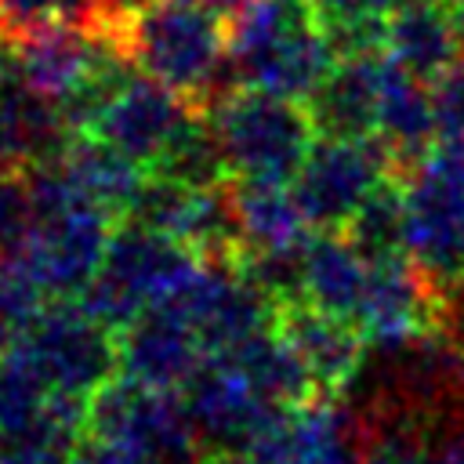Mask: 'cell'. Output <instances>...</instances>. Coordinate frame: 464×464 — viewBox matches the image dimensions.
Returning a JSON list of instances; mask_svg holds the SVG:
<instances>
[{
	"label": "cell",
	"instance_id": "6da1fadb",
	"mask_svg": "<svg viewBox=\"0 0 464 464\" xmlns=\"http://www.w3.org/2000/svg\"><path fill=\"white\" fill-rule=\"evenodd\" d=\"M123 58L178 91L199 112L236 91V76L228 65V33L225 14L188 4V0H149L130 11L120 40Z\"/></svg>",
	"mask_w": 464,
	"mask_h": 464
},
{
	"label": "cell",
	"instance_id": "7a4b0ae2",
	"mask_svg": "<svg viewBox=\"0 0 464 464\" xmlns=\"http://www.w3.org/2000/svg\"><path fill=\"white\" fill-rule=\"evenodd\" d=\"M29 199L33 225L14 254L29 265L44 294L76 301L102 272L120 218L80 196L58 160L29 170Z\"/></svg>",
	"mask_w": 464,
	"mask_h": 464
},
{
	"label": "cell",
	"instance_id": "3957f363",
	"mask_svg": "<svg viewBox=\"0 0 464 464\" xmlns=\"http://www.w3.org/2000/svg\"><path fill=\"white\" fill-rule=\"evenodd\" d=\"M228 178L294 181L319 130L304 102L279 98L257 87L221 94L207 112Z\"/></svg>",
	"mask_w": 464,
	"mask_h": 464
},
{
	"label": "cell",
	"instance_id": "277c9868",
	"mask_svg": "<svg viewBox=\"0 0 464 464\" xmlns=\"http://www.w3.org/2000/svg\"><path fill=\"white\" fill-rule=\"evenodd\" d=\"M199 261L203 257L192 254L174 236L123 218L112 232L102 272L76 301L98 323H105L109 330L120 334L145 308L167 304L188 283V276L199 268Z\"/></svg>",
	"mask_w": 464,
	"mask_h": 464
},
{
	"label": "cell",
	"instance_id": "5b68a950",
	"mask_svg": "<svg viewBox=\"0 0 464 464\" xmlns=\"http://www.w3.org/2000/svg\"><path fill=\"white\" fill-rule=\"evenodd\" d=\"M87 435L134 464H199V435L181 392L112 377L87 402Z\"/></svg>",
	"mask_w": 464,
	"mask_h": 464
},
{
	"label": "cell",
	"instance_id": "8992f818",
	"mask_svg": "<svg viewBox=\"0 0 464 464\" xmlns=\"http://www.w3.org/2000/svg\"><path fill=\"white\" fill-rule=\"evenodd\" d=\"M14 344L58 395L76 402H91L120 366L116 330L98 323L80 301L47 304Z\"/></svg>",
	"mask_w": 464,
	"mask_h": 464
},
{
	"label": "cell",
	"instance_id": "52a82bcc",
	"mask_svg": "<svg viewBox=\"0 0 464 464\" xmlns=\"http://www.w3.org/2000/svg\"><path fill=\"white\" fill-rule=\"evenodd\" d=\"M384 178H392V156L377 134L366 138L319 134L290 185L312 228L344 232L355 210Z\"/></svg>",
	"mask_w": 464,
	"mask_h": 464
},
{
	"label": "cell",
	"instance_id": "ba28073f",
	"mask_svg": "<svg viewBox=\"0 0 464 464\" xmlns=\"http://www.w3.org/2000/svg\"><path fill=\"white\" fill-rule=\"evenodd\" d=\"M167 304L185 315L207 355H221L279 319V304L243 272L239 261L203 257Z\"/></svg>",
	"mask_w": 464,
	"mask_h": 464
},
{
	"label": "cell",
	"instance_id": "9c48e42d",
	"mask_svg": "<svg viewBox=\"0 0 464 464\" xmlns=\"http://www.w3.org/2000/svg\"><path fill=\"white\" fill-rule=\"evenodd\" d=\"M127 218L174 236L192 254L210 261H239L243 254L228 178L218 185H185L163 174H149Z\"/></svg>",
	"mask_w": 464,
	"mask_h": 464
},
{
	"label": "cell",
	"instance_id": "30bf717a",
	"mask_svg": "<svg viewBox=\"0 0 464 464\" xmlns=\"http://www.w3.org/2000/svg\"><path fill=\"white\" fill-rule=\"evenodd\" d=\"M446 315V290L420 272L410 254L370 257L366 294L355 315V330L373 348L406 344L428 330L435 319Z\"/></svg>",
	"mask_w": 464,
	"mask_h": 464
},
{
	"label": "cell",
	"instance_id": "8fae6325",
	"mask_svg": "<svg viewBox=\"0 0 464 464\" xmlns=\"http://www.w3.org/2000/svg\"><path fill=\"white\" fill-rule=\"evenodd\" d=\"M199 116L207 112L188 105L167 83L141 72V76H130L112 94V102L91 123V134L109 141L112 149H120L145 170H152L167 156V149L185 134V127Z\"/></svg>",
	"mask_w": 464,
	"mask_h": 464
},
{
	"label": "cell",
	"instance_id": "7c38bea8",
	"mask_svg": "<svg viewBox=\"0 0 464 464\" xmlns=\"http://www.w3.org/2000/svg\"><path fill=\"white\" fill-rule=\"evenodd\" d=\"M196 435L214 453H246L268 417L283 406L261 399L225 355H207L181 388Z\"/></svg>",
	"mask_w": 464,
	"mask_h": 464
},
{
	"label": "cell",
	"instance_id": "4fadbf2b",
	"mask_svg": "<svg viewBox=\"0 0 464 464\" xmlns=\"http://www.w3.org/2000/svg\"><path fill=\"white\" fill-rule=\"evenodd\" d=\"M406 185V236L402 250L442 290L464 268V188L420 167Z\"/></svg>",
	"mask_w": 464,
	"mask_h": 464
},
{
	"label": "cell",
	"instance_id": "5bb4252c",
	"mask_svg": "<svg viewBox=\"0 0 464 464\" xmlns=\"http://www.w3.org/2000/svg\"><path fill=\"white\" fill-rule=\"evenodd\" d=\"M120 370L130 381L152 388H185V381L203 366L207 348L199 344L196 330L185 315L170 304L145 308L116 334Z\"/></svg>",
	"mask_w": 464,
	"mask_h": 464
},
{
	"label": "cell",
	"instance_id": "9a60e30c",
	"mask_svg": "<svg viewBox=\"0 0 464 464\" xmlns=\"http://www.w3.org/2000/svg\"><path fill=\"white\" fill-rule=\"evenodd\" d=\"M76 130L69 127L62 105L29 83H22L11 69L0 72V163L14 170H33L62 156Z\"/></svg>",
	"mask_w": 464,
	"mask_h": 464
},
{
	"label": "cell",
	"instance_id": "2e32d148",
	"mask_svg": "<svg viewBox=\"0 0 464 464\" xmlns=\"http://www.w3.org/2000/svg\"><path fill=\"white\" fill-rule=\"evenodd\" d=\"M334 65H337V54L326 40L319 14L312 11L286 36H279L265 54H257L254 62L236 69V83L257 87V91H268L279 98L308 102L315 94V87L330 76Z\"/></svg>",
	"mask_w": 464,
	"mask_h": 464
},
{
	"label": "cell",
	"instance_id": "e0dca14e",
	"mask_svg": "<svg viewBox=\"0 0 464 464\" xmlns=\"http://www.w3.org/2000/svg\"><path fill=\"white\" fill-rule=\"evenodd\" d=\"M102 47L105 44L91 29L62 22L7 47V69L33 91L65 102L91 76L94 62L102 58Z\"/></svg>",
	"mask_w": 464,
	"mask_h": 464
},
{
	"label": "cell",
	"instance_id": "ac0fdd59",
	"mask_svg": "<svg viewBox=\"0 0 464 464\" xmlns=\"http://www.w3.org/2000/svg\"><path fill=\"white\" fill-rule=\"evenodd\" d=\"M276 326L283 330V337L301 355L312 384H319L326 392H337V388H348L359 377V370L366 362V348H362L366 341L355 330V323L337 319L330 312H319V308L297 301V304L279 308Z\"/></svg>",
	"mask_w": 464,
	"mask_h": 464
},
{
	"label": "cell",
	"instance_id": "d6986e66",
	"mask_svg": "<svg viewBox=\"0 0 464 464\" xmlns=\"http://www.w3.org/2000/svg\"><path fill=\"white\" fill-rule=\"evenodd\" d=\"M388 58L420 80H435L464 51V22L453 0H402L388 11Z\"/></svg>",
	"mask_w": 464,
	"mask_h": 464
},
{
	"label": "cell",
	"instance_id": "ffe728a7",
	"mask_svg": "<svg viewBox=\"0 0 464 464\" xmlns=\"http://www.w3.org/2000/svg\"><path fill=\"white\" fill-rule=\"evenodd\" d=\"M384 58L388 54L341 58L330 69V76L315 87V94L304 105L323 138H366L377 130Z\"/></svg>",
	"mask_w": 464,
	"mask_h": 464
},
{
	"label": "cell",
	"instance_id": "44dd1931",
	"mask_svg": "<svg viewBox=\"0 0 464 464\" xmlns=\"http://www.w3.org/2000/svg\"><path fill=\"white\" fill-rule=\"evenodd\" d=\"M243 254H265V250H286L304 246L308 218L294 196L290 181H261V178H228Z\"/></svg>",
	"mask_w": 464,
	"mask_h": 464
},
{
	"label": "cell",
	"instance_id": "7402d4cb",
	"mask_svg": "<svg viewBox=\"0 0 464 464\" xmlns=\"http://www.w3.org/2000/svg\"><path fill=\"white\" fill-rule=\"evenodd\" d=\"M370 257L352 243L348 232H319L304 243V286L301 301L355 323L366 294Z\"/></svg>",
	"mask_w": 464,
	"mask_h": 464
},
{
	"label": "cell",
	"instance_id": "603a6c76",
	"mask_svg": "<svg viewBox=\"0 0 464 464\" xmlns=\"http://www.w3.org/2000/svg\"><path fill=\"white\" fill-rule=\"evenodd\" d=\"M58 167L65 170V178L76 185L80 196H87L91 203L105 207L116 218L130 214L134 199L149 181V170L141 163L112 149L109 141L94 138L91 130H76L69 138V145L58 156Z\"/></svg>",
	"mask_w": 464,
	"mask_h": 464
},
{
	"label": "cell",
	"instance_id": "cb8c5ba5",
	"mask_svg": "<svg viewBox=\"0 0 464 464\" xmlns=\"http://www.w3.org/2000/svg\"><path fill=\"white\" fill-rule=\"evenodd\" d=\"M221 355L243 373V381L261 399L276 406H297L308 395V388H315L301 355L294 352V344L283 337L279 326H265Z\"/></svg>",
	"mask_w": 464,
	"mask_h": 464
},
{
	"label": "cell",
	"instance_id": "d4e9b609",
	"mask_svg": "<svg viewBox=\"0 0 464 464\" xmlns=\"http://www.w3.org/2000/svg\"><path fill=\"white\" fill-rule=\"evenodd\" d=\"M362 424L352 406L334 399L297 402L290 410V446L283 464H359Z\"/></svg>",
	"mask_w": 464,
	"mask_h": 464
},
{
	"label": "cell",
	"instance_id": "484cf974",
	"mask_svg": "<svg viewBox=\"0 0 464 464\" xmlns=\"http://www.w3.org/2000/svg\"><path fill=\"white\" fill-rule=\"evenodd\" d=\"M65 410H87V402L58 395L18 344L0 348V439L22 435Z\"/></svg>",
	"mask_w": 464,
	"mask_h": 464
},
{
	"label": "cell",
	"instance_id": "4316f807",
	"mask_svg": "<svg viewBox=\"0 0 464 464\" xmlns=\"http://www.w3.org/2000/svg\"><path fill=\"white\" fill-rule=\"evenodd\" d=\"M352 243L366 257H388V254H406L402 236H406V185L395 178H384L366 203L355 210V218L344 228Z\"/></svg>",
	"mask_w": 464,
	"mask_h": 464
},
{
	"label": "cell",
	"instance_id": "83f0119b",
	"mask_svg": "<svg viewBox=\"0 0 464 464\" xmlns=\"http://www.w3.org/2000/svg\"><path fill=\"white\" fill-rule=\"evenodd\" d=\"M359 464H431V435L424 417L381 410L373 424H362Z\"/></svg>",
	"mask_w": 464,
	"mask_h": 464
},
{
	"label": "cell",
	"instance_id": "f1b7e54d",
	"mask_svg": "<svg viewBox=\"0 0 464 464\" xmlns=\"http://www.w3.org/2000/svg\"><path fill=\"white\" fill-rule=\"evenodd\" d=\"M44 312V286L18 254H0V348L14 344Z\"/></svg>",
	"mask_w": 464,
	"mask_h": 464
},
{
	"label": "cell",
	"instance_id": "f546056e",
	"mask_svg": "<svg viewBox=\"0 0 464 464\" xmlns=\"http://www.w3.org/2000/svg\"><path fill=\"white\" fill-rule=\"evenodd\" d=\"M33 225L29 174L0 163V254H14Z\"/></svg>",
	"mask_w": 464,
	"mask_h": 464
},
{
	"label": "cell",
	"instance_id": "4dcf8cb0",
	"mask_svg": "<svg viewBox=\"0 0 464 464\" xmlns=\"http://www.w3.org/2000/svg\"><path fill=\"white\" fill-rule=\"evenodd\" d=\"M428 94H431L439 138L464 134V51L435 80H428Z\"/></svg>",
	"mask_w": 464,
	"mask_h": 464
},
{
	"label": "cell",
	"instance_id": "1f68e13d",
	"mask_svg": "<svg viewBox=\"0 0 464 464\" xmlns=\"http://www.w3.org/2000/svg\"><path fill=\"white\" fill-rule=\"evenodd\" d=\"M428 170H435L439 178H446L450 185L464 188V134H453V138H439L428 152V160L420 163Z\"/></svg>",
	"mask_w": 464,
	"mask_h": 464
},
{
	"label": "cell",
	"instance_id": "d6a6232c",
	"mask_svg": "<svg viewBox=\"0 0 464 464\" xmlns=\"http://www.w3.org/2000/svg\"><path fill=\"white\" fill-rule=\"evenodd\" d=\"M319 18H355V14H388L395 0H312Z\"/></svg>",
	"mask_w": 464,
	"mask_h": 464
},
{
	"label": "cell",
	"instance_id": "836d02e7",
	"mask_svg": "<svg viewBox=\"0 0 464 464\" xmlns=\"http://www.w3.org/2000/svg\"><path fill=\"white\" fill-rule=\"evenodd\" d=\"M431 464H464V420L442 424L431 435Z\"/></svg>",
	"mask_w": 464,
	"mask_h": 464
},
{
	"label": "cell",
	"instance_id": "e575fe53",
	"mask_svg": "<svg viewBox=\"0 0 464 464\" xmlns=\"http://www.w3.org/2000/svg\"><path fill=\"white\" fill-rule=\"evenodd\" d=\"M72 464H134V460H130V457H123L120 450H112V446H105V442H98V439H91V435H87V442H80V446H76Z\"/></svg>",
	"mask_w": 464,
	"mask_h": 464
},
{
	"label": "cell",
	"instance_id": "d590c367",
	"mask_svg": "<svg viewBox=\"0 0 464 464\" xmlns=\"http://www.w3.org/2000/svg\"><path fill=\"white\" fill-rule=\"evenodd\" d=\"M446 319H450L453 334L464 337V268H460L457 279L446 286Z\"/></svg>",
	"mask_w": 464,
	"mask_h": 464
},
{
	"label": "cell",
	"instance_id": "8d00e7d4",
	"mask_svg": "<svg viewBox=\"0 0 464 464\" xmlns=\"http://www.w3.org/2000/svg\"><path fill=\"white\" fill-rule=\"evenodd\" d=\"M188 4H203V7H210V11H218V14H236V11H243L250 0H188Z\"/></svg>",
	"mask_w": 464,
	"mask_h": 464
},
{
	"label": "cell",
	"instance_id": "74e56055",
	"mask_svg": "<svg viewBox=\"0 0 464 464\" xmlns=\"http://www.w3.org/2000/svg\"><path fill=\"white\" fill-rule=\"evenodd\" d=\"M199 464H254V460L243 457V453H210V457H203Z\"/></svg>",
	"mask_w": 464,
	"mask_h": 464
},
{
	"label": "cell",
	"instance_id": "f35d334b",
	"mask_svg": "<svg viewBox=\"0 0 464 464\" xmlns=\"http://www.w3.org/2000/svg\"><path fill=\"white\" fill-rule=\"evenodd\" d=\"M453 7H457V14H460V22H464V0H453Z\"/></svg>",
	"mask_w": 464,
	"mask_h": 464
}]
</instances>
